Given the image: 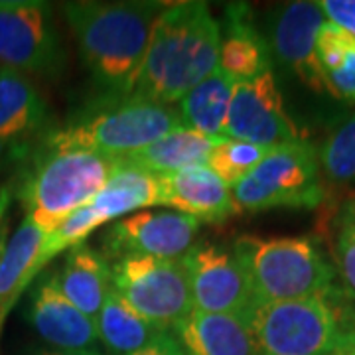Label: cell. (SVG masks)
<instances>
[{
	"label": "cell",
	"instance_id": "obj_1",
	"mask_svg": "<svg viewBox=\"0 0 355 355\" xmlns=\"http://www.w3.org/2000/svg\"><path fill=\"white\" fill-rule=\"evenodd\" d=\"M164 2H64L83 64L103 99H128Z\"/></svg>",
	"mask_w": 355,
	"mask_h": 355
},
{
	"label": "cell",
	"instance_id": "obj_2",
	"mask_svg": "<svg viewBox=\"0 0 355 355\" xmlns=\"http://www.w3.org/2000/svg\"><path fill=\"white\" fill-rule=\"evenodd\" d=\"M219 46L221 26L207 2L164 4L154 22L132 97L168 107L178 103L219 67Z\"/></svg>",
	"mask_w": 355,
	"mask_h": 355
},
{
	"label": "cell",
	"instance_id": "obj_3",
	"mask_svg": "<svg viewBox=\"0 0 355 355\" xmlns=\"http://www.w3.org/2000/svg\"><path fill=\"white\" fill-rule=\"evenodd\" d=\"M349 302L334 291L286 302H251L243 316L259 355H334L355 347Z\"/></svg>",
	"mask_w": 355,
	"mask_h": 355
},
{
	"label": "cell",
	"instance_id": "obj_4",
	"mask_svg": "<svg viewBox=\"0 0 355 355\" xmlns=\"http://www.w3.org/2000/svg\"><path fill=\"white\" fill-rule=\"evenodd\" d=\"M114 168V158L42 142L22 176L18 198L26 217L46 233L93 202Z\"/></svg>",
	"mask_w": 355,
	"mask_h": 355
},
{
	"label": "cell",
	"instance_id": "obj_5",
	"mask_svg": "<svg viewBox=\"0 0 355 355\" xmlns=\"http://www.w3.org/2000/svg\"><path fill=\"white\" fill-rule=\"evenodd\" d=\"M253 302H286L336 291V268L312 237L241 235L231 245Z\"/></svg>",
	"mask_w": 355,
	"mask_h": 355
},
{
	"label": "cell",
	"instance_id": "obj_6",
	"mask_svg": "<svg viewBox=\"0 0 355 355\" xmlns=\"http://www.w3.org/2000/svg\"><path fill=\"white\" fill-rule=\"evenodd\" d=\"M184 127L178 109L168 105L128 99H103L99 107L53 128L46 142L62 148H79L123 158L146 148L164 135Z\"/></svg>",
	"mask_w": 355,
	"mask_h": 355
},
{
	"label": "cell",
	"instance_id": "obj_7",
	"mask_svg": "<svg viewBox=\"0 0 355 355\" xmlns=\"http://www.w3.org/2000/svg\"><path fill=\"white\" fill-rule=\"evenodd\" d=\"M237 211L316 207L324 200L318 150L306 140L270 148L249 176L231 188Z\"/></svg>",
	"mask_w": 355,
	"mask_h": 355
},
{
	"label": "cell",
	"instance_id": "obj_8",
	"mask_svg": "<svg viewBox=\"0 0 355 355\" xmlns=\"http://www.w3.org/2000/svg\"><path fill=\"white\" fill-rule=\"evenodd\" d=\"M113 291L158 330L172 331L193 310L182 261L127 254L111 263Z\"/></svg>",
	"mask_w": 355,
	"mask_h": 355
},
{
	"label": "cell",
	"instance_id": "obj_9",
	"mask_svg": "<svg viewBox=\"0 0 355 355\" xmlns=\"http://www.w3.org/2000/svg\"><path fill=\"white\" fill-rule=\"evenodd\" d=\"M0 64L14 71L58 76L65 65L60 32L50 4L0 0Z\"/></svg>",
	"mask_w": 355,
	"mask_h": 355
},
{
	"label": "cell",
	"instance_id": "obj_10",
	"mask_svg": "<svg viewBox=\"0 0 355 355\" xmlns=\"http://www.w3.org/2000/svg\"><path fill=\"white\" fill-rule=\"evenodd\" d=\"M225 139L243 140L265 148L304 140L284 109V99L272 69L249 81L235 83Z\"/></svg>",
	"mask_w": 355,
	"mask_h": 355
},
{
	"label": "cell",
	"instance_id": "obj_11",
	"mask_svg": "<svg viewBox=\"0 0 355 355\" xmlns=\"http://www.w3.org/2000/svg\"><path fill=\"white\" fill-rule=\"evenodd\" d=\"M186 266L193 310L209 314H243L253 294L233 247L216 241L193 245L182 259Z\"/></svg>",
	"mask_w": 355,
	"mask_h": 355
},
{
	"label": "cell",
	"instance_id": "obj_12",
	"mask_svg": "<svg viewBox=\"0 0 355 355\" xmlns=\"http://www.w3.org/2000/svg\"><path fill=\"white\" fill-rule=\"evenodd\" d=\"M202 227L198 219L178 211H139L114 221L105 233V249L113 259L137 254L182 261Z\"/></svg>",
	"mask_w": 355,
	"mask_h": 355
},
{
	"label": "cell",
	"instance_id": "obj_13",
	"mask_svg": "<svg viewBox=\"0 0 355 355\" xmlns=\"http://www.w3.org/2000/svg\"><path fill=\"white\" fill-rule=\"evenodd\" d=\"M324 22L326 16L318 2H288L272 16L266 40L270 55L318 93L326 91L316 55L318 32Z\"/></svg>",
	"mask_w": 355,
	"mask_h": 355
},
{
	"label": "cell",
	"instance_id": "obj_14",
	"mask_svg": "<svg viewBox=\"0 0 355 355\" xmlns=\"http://www.w3.org/2000/svg\"><path fill=\"white\" fill-rule=\"evenodd\" d=\"M28 322L55 352H91L99 343L95 320L65 298L53 275L44 277L30 294Z\"/></svg>",
	"mask_w": 355,
	"mask_h": 355
},
{
	"label": "cell",
	"instance_id": "obj_15",
	"mask_svg": "<svg viewBox=\"0 0 355 355\" xmlns=\"http://www.w3.org/2000/svg\"><path fill=\"white\" fill-rule=\"evenodd\" d=\"M160 205L190 216L200 223H223L237 205L227 184L209 166H193L172 174H160Z\"/></svg>",
	"mask_w": 355,
	"mask_h": 355
},
{
	"label": "cell",
	"instance_id": "obj_16",
	"mask_svg": "<svg viewBox=\"0 0 355 355\" xmlns=\"http://www.w3.org/2000/svg\"><path fill=\"white\" fill-rule=\"evenodd\" d=\"M172 334L186 355H259L243 314L191 310Z\"/></svg>",
	"mask_w": 355,
	"mask_h": 355
},
{
	"label": "cell",
	"instance_id": "obj_17",
	"mask_svg": "<svg viewBox=\"0 0 355 355\" xmlns=\"http://www.w3.org/2000/svg\"><path fill=\"white\" fill-rule=\"evenodd\" d=\"M219 69L235 83L249 81L272 69L268 42L254 26L247 4H229L225 8V32H221Z\"/></svg>",
	"mask_w": 355,
	"mask_h": 355
},
{
	"label": "cell",
	"instance_id": "obj_18",
	"mask_svg": "<svg viewBox=\"0 0 355 355\" xmlns=\"http://www.w3.org/2000/svg\"><path fill=\"white\" fill-rule=\"evenodd\" d=\"M53 279L65 298L93 320L113 291L111 263L89 245H79L67 251L64 265L53 272Z\"/></svg>",
	"mask_w": 355,
	"mask_h": 355
},
{
	"label": "cell",
	"instance_id": "obj_19",
	"mask_svg": "<svg viewBox=\"0 0 355 355\" xmlns=\"http://www.w3.org/2000/svg\"><path fill=\"white\" fill-rule=\"evenodd\" d=\"M46 235L38 223L24 217L0 251V331L22 292L40 275L38 259Z\"/></svg>",
	"mask_w": 355,
	"mask_h": 355
},
{
	"label": "cell",
	"instance_id": "obj_20",
	"mask_svg": "<svg viewBox=\"0 0 355 355\" xmlns=\"http://www.w3.org/2000/svg\"><path fill=\"white\" fill-rule=\"evenodd\" d=\"M48 119V105L20 71L0 67V148L24 144Z\"/></svg>",
	"mask_w": 355,
	"mask_h": 355
},
{
	"label": "cell",
	"instance_id": "obj_21",
	"mask_svg": "<svg viewBox=\"0 0 355 355\" xmlns=\"http://www.w3.org/2000/svg\"><path fill=\"white\" fill-rule=\"evenodd\" d=\"M223 139H211L198 130L180 127L164 135L139 153L114 158L121 164L132 166L148 174H172L193 166H207L209 153Z\"/></svg>",
	"mask_w": 355,
	"mask_h": 355
},
{
	"label": "cell",
	"instance_id": "obj_22",
	"mask_svg": "<svg viewBox=\"0 0 355 355\" xmlns=\"http://www.w3.org/2000/svg\"><path fill=\"white\" fill-rule=\"evenodd\" d=\"M93 207L109 223L137 209L160 205V182L156 174L114 160V168L103 190L93 198Z\"/></svg>",
	"mask_w": 355,
	"mask_h": 355
},
{
	"label": "cell",
	"instance_id": "obj_23",
	"mask_svg": "<svg viewBox=\"0 0 355 355\" xmlns=\"http://www.w3.org/2000/svg\"><path fill=\"white\" fill-rule=\"evenodd\" d=\"M235 81L217 67L178 101L182 125L211 139H225L229 105Z\"/></svg>",
	"mask_w": 355,
	"mask_h": 355
},
{
	"label": "cell",
	"instance_id": "obj_24",
	"mask_svg": "<svg viewBox=\"0 0 355 355\" xmlns=\"http://www.w3.org/2000/svg\"><path fill=\"white\" fill-rule=\"evenodd\" d=\"M97 338L111 355H130L153 343L164 330L140 316L116 294L109 292L105 304L95 316Z\"/></svg>",
	"mask_w": 355,
	"mask_h": 355
},
{
	"label": "cell",
	"instance_id": "obj_25",
	"mask_svg": "<svg viewBox=\"0 0 355 355\" xmlns=\"http://www.w3.org/2000/svg\"><path fill=\"white\" fill-rule=\"evenodd\" d=\"M316 55L324 89L331 97L355 103V38L326 20L316 40Z\"/></svg>",
	"mask_w": 355,
	"mask_h": 355
},
{
	"label": "cell",
	"instance_id": "obj_26",
	"mask_svg": "<svg viewBox=\"0 0 355 355\" xmlns=\"http://www.w3.org/2000/svg\"><path fill=\"white\" fill-rule=\"evenodd\" d=\"M105 223L107 221L99 216V211L93 207V203H87V205L76 209L71 216L65 217L58 227L46 235V241L42 245V253L38 259L40 270L48 265L53 257H58L64 251H71L79 245H85L89 235Z\"/></svg>",
	"mask_w": 355,
	"mask_h": 355
},
{
	"label": "cell",
	"instance_id": "obj_27",
	"mask_svg": "<svg viewBox=\"0 0 355 355\" xmlns=\"http://www.w3.org/2000/svg\"><path fill=\"white\" fill-rule=\"evenodd\" d=\"M270 148L243 142V140L223 139L209 153L207 166L221 178L229 188L237 186L243 178L249 176Z\"/></svg>",
	"mask_w": 355,
	"mask_h": 355
},
{
	"label": "cell",
	"instance_id": "obj_28",
	"mask_svg": "<svg viewBox=\"0 0 355 355\" xmlns=\"http://www.w3.org/2000/svg\"><path fill=\"white\" fill-rule=\"evenodd\" d=\"M318 160L330 182L355 184V113L326 139Z\"/></svg>",
	"mask_w": 355,
	"mask_h": 355
},
{
	"label": "cell",
	"instance_id": "obj_29",
	"mask_svg": "<svg viewBox=\"0 0 355 355\" xmlns=\"http://www.w3.org/2000/svg\"><path fill=\"white\" fill-rule=\"evenodd\" d=\"M336 261L343 282V294L355 304V225L347 211L343 214L342 225L338 229Z\"/></svg>",
	"mask_w": 355,
	"mask_h": 355
},
{
	"label": "cell",
	"instance_id": "obj_30",
	"mask_svg": "<svg viewBox=\"0 0 355 355\" xmlns=\"http://www.w3.org/2000/svg\"><path fill=\"white\" fill-rule=\"evenodd\" d=\"M326 20L343 28L355 38V0H322L318 2Z\"/></svg>",
	"mask_w": 355,
	"mask_h": 355
},
{
	"label": "cell",
	"instance_id": "obj_31",
	"mask_svg": "<svg viewBox=\"0 0 355 355\" xmlns=\"http://www.w3.org/2000/svg\"><path fill=\"white\" fill-rule=\"evenodd\" d=\"M130 355H186L172 331H162L153 343Z\"/></svg>",
	"mask_w": 355,
	"mask_h": 355
},
{
	"label": "cell",
	"instance_id": "obj_32",
	"mask_svg": "<svg viewBox=\"0 0 355 355\" xmlns=\"http://www.w3.org/2000/svg\"><path fill=\"white\" fill-rule=\"evenodd\" d=\"M10 200H12V190H10L8 186H2V188H0V249H2V245L6 243L4 233H2V223H4V217L8 214Z\"/></svg>",
	"mask_w": 355,
	"mask_h": 355
},
{
	"label": "cell",
	"instance_id": "obj_33",
	"mask_svg": "<svg viewBox=\"0 0 355 355\" xmlns=\"http://www.w3.org/2000/svg\"><path fill=\"white\" fill-rule=\"evenodd\" d=\"M36 355H103L97 349H91V352H55V349H44L38 352Z\"/></svg>",
	"mask_w": 355,
	"mask_h": 355
},
{
	"label": "cell",
	"instance_id": "obj_34",
	"mask_svg": "<svg viewBox=\"0 0 355 355\" xmlns=\"http://www.w3.org/2000/svg\"><path fill=\"white\" fill-rule=\"evenodd\" d=\"M345 211H347V216H349V219H352V223L355 225V202L352 203V205H349V207H347Z\"/></svg>",
	"mask_w": 355,
	"mask_h": 355
},
{
	"label": "cell",
	"instance_id": "obj_35",
	"mask_svg": "<svg viewBox=\"0 0 355 355\" xmlns=\"http://www.w3.org/2000/svg\"><path fill=\"white\" fill-rule=\"evenodd\" d=\"M334 355H355V347H349V349H343V352H338Z\"/></svg>",
	"mask_w": 355,
	"mask_h": 355
},
{
	"label": "cell",
	"instance_id": "obj_36",
	"mask_svg": "<svg viewBox=\"0 0 355 355\" xmlns=\"http://www.w3.org/2000/svg\"><path fill=\"white\" fill-rule=\"evenodd\" d=\"M2 247H4V245H2ZM0 251H2V249H0Z\"/></svg>",
	"mask_w": 355,
	"mask_h": 355
}]
</instances>
